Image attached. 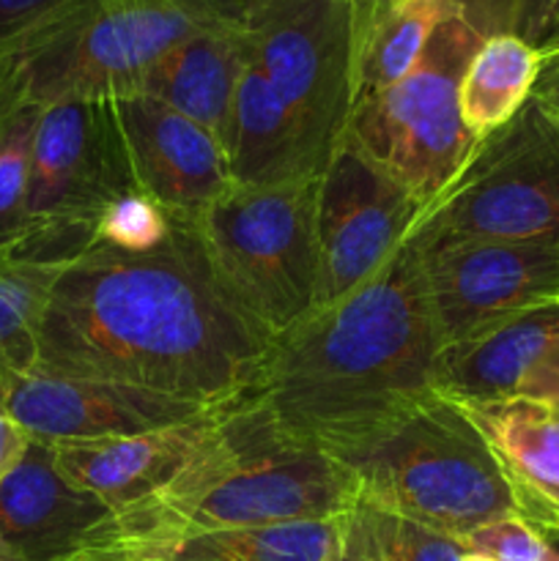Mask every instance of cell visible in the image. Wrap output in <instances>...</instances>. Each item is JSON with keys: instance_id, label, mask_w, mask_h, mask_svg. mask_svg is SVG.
<instances>
[{"instance_id": "cell-1", "label": "cell", "mask_w": 559, "mask_h": 561, "mask_svg": "<svg viewBox=\"0 0 559 561\" xmlns=\"http://www.w3.org/2000/svg\"><path fill=\"white\" fill-rule=\"evenodd\" d=\"M272 337L214 283L190 222L146 255L91 244L49 288L33 367L124 383L192 403L252 398Z\"/></svg>"}, {"instance_id": "cell-2", "label": "cell", "mask_w": 559, "mask_h": 561, "mask_svg": "<svg viewBox=\"0 0 559 561\" xmlns=\"http://www.w3.org/2000/svg\"><path fill=\"white\" fill-rule=\"evenodd\" d=\"M438 351L409 236L354 294L272 340L252 398L290 436L338 455L436 398Z\"/></svg>"}, {"instance_id": "cell-3", "label": "cell", "mask_w": 559, "mask_h": 561, "mask_svg": "<svg viewBox=\"0 0 559 561\" xmlns=\"http://www.w3.org/2000/svg\"><path fill=\"white\" fill-rule=\"evenodd\" d=\"M354 507L351 471L323 449L290 436L255 398H244L212 422L190 463L162 491L115 513L93 546L334 520Z\"/></svg>"}, {"instance_id": "cell-4", "label": "cell", "mask_w": 559, "mask_h": 561, "mask_svg": "<svg viewBox=\"0 0 559 561\" xmlns=\"http://www.w3.org/2000/svg\"><path fill=\"white\" fill-rule=\"evenodd\" d=\"M244 0H80L0 49V102H110L197 33L241 22Z\"/></svg>"}, {"instance_id": "cell-5", "label": "cell", "mask_w": 559, "mask_h": 561, "mask_svg": "<svg viewBox=\"0 0 559 561\" xmlns=\"http://www.w3.org/2000/svg\"><path fill=\"white\" fill-rule=\"evenodd\" d=\"M515 11L518 0H458L409 75L351 110L343 137L403 184L422 211L475 151L477 140L460 121V80L486 38L515 33Z\"/></svg>"}, {"instance_id": "cell-6", "label": "cell", "mask_w": 559, "mask_h": 561, "mask_svg": "<svg viewBox=\"0 0 559 561\" xmlns=\"http://www.w3.org/2000/svg\"><path fill=\"white\" fill-rule=\"evenodd\" d=\"M332 458L354 477L356 504L458 542L491 520L515 515L488 444L442 394Z\"/></svg>"}, {"instance_id": "cell-7", "label": "cell", "mask_w": 559, "mask_h": 561, "mask_svg": "<svg viewBox=\"0 0 559 561\" xmlns=\"http://www.w3.org/2000/svg\"><path fill=\"white\" fill-rule=\"evenodd\" d=\"M190 225L217 288L266 337L318 307L316 181L230 184Z\"/></svg>"}, {"instance_id": "cell-8", "label": "cell", "mask_w": 559, "mask_h": 561, "mask_svg": "<svg viewBox=\"0 0 559 561\" xmlns=\"http://www.w3.org/2000/svg\"><path fill=\"white\" fill-rule=\"evenodd\" d=\"M241 36L318 179L354 107L356 0H244Z\"/></svg>"}, {"instance_id": "cell-9", "label": "cell", "mask_w": 559, "mask_h": 561, "mask_svg": "<svg viewBox=\"0 0 559 561\" xmlns=\"http://www.w3.org/2000/svg\"><path fill=\"white\" fill-rule=\"evenodd\" d=\"M411 239L559 244V126L526 102L480 140L453 184L422 211Z\"/></svg>"}, {"instance_id": "cell-10", "label": "cell", "mask_w": 559, "mask_h": 561, "mask_svg": "<svg viewBox=\"0 0 559 561\" xmlns=\"http://www.w3.org/2000/svg\"><path fill=\"white\" fill-rule=\"evenodd\" d=\"M129 186L110 104H47L33 135L25 228L9 250L66 266L96 241L99 214Z\"/></svg>"}, {"instance_id": "cell-11", "label": "cell", "mask_w": 559, "mask_h": 561, "mask_svg": "<svg viewBox=\"0 0 559 561\" xmlns=\"http://www.w3.org/2000/svg\"><path fill=\"white\" fill-rule=\"evenodd\" d=\"M420 217L414 195L343 137L316 179L318 307L365 285Z\"/></svg>"}, {"instance_id": "cell-12", "label": "cell", "mask_w": 559, "mask_h": 561, "mask_svg": "<svg viewBox=\"0 0 559 561\" xmlns=\"http://www.w3.org/2000/svg\"><path fill=\"white\" fill-rule=\"evenodd\" d=\"M414 241V239H411ZM420 266L442 345L548 305L559 294V244L427 241Z\"/></svg>"}, {"instance_id": "cell-13", "label": "cell", "mask_w": 559, "mask_h": 561, "mask_svg": "<svg viewBox=\"0 0 559 561\" xmlns=\"http://www.w3.org/2000/svg\"><path fill=\"white\" fill-rule=\"evenodd\" d=\"M5 405L16 425L44 444L137 436L219 411L124 383L55 376L33 365H5Z\"/></svg>"}, {"instance_id": "cell-14", "label": "cell", "mask_w": 559, "mask_h": 561, "mask_svg": "<svg viewBox=\"0 0 559 561\" xmlns=\"http://www.w3.org/2000/svg\"><path fill=\"white\" fill-rule=\"evenodd\" d=\"M107 104L132 186L170 217L192 222L230 190L223 142L201 124L142 93Z\"/></svg>"}, {"instance_id": "cell-15", "label": "cell", "mask_w": 559, "mask_h": 561, "mask_svg": "<svg viewBox=\"0 0 559 561\" xmlns=\"http://www.w3.org/2000/svg\"><path fill=\"white\" fill-rule=\"evenodd\" d=\"M113 518L55 466L53 447L33 442L0 482V561H66L93 546Z\"/></svg>"}, {"instance_id": "cell-16", "label": "cell", "mask_w": 559, "mask_h": 561, "mask_svg": "<svg viewBox=\"0 0 559 561\" xmlns=\"http://www.w3.org/2000/svg\"><path fill=\"white\" fill-rule=\"evenodd\" d=\"M453 403L491 449L515 515L559 542V405L529 398Z\"/></svg>"}, {"instance_id": "cell-17", "label": "cell", "mask_w": 559, "mask_h": 561, "mask_svg": "<svg viewBox=\"0 0 559 561\" xmlns=\"http://www.w3.org/2000/svg\"><path fill=\"white\" fill-rule=\"evenodd\" d=\"M225 409L214 411L203 420L137 433V436L66 442L49 444V447H53L55 466L60 474L77 491L91 493L115 515L137 507L157 491H162L190 463L212 422Z\"/></svg>"}, {"instance_id": "cell-18", "label": "cell", "mask_w": 559, "mask_h": 561, "mask_svg": "<svg viewBox=\"0 0 559 561\" xmlns=\"http://www.w3.org/2000/svg\"><path fill=\"white\" fill-rule=\"evenodd\" d=\"M557 337L559 305L548 301L442 345L436 394L458 403L515 398L526 373Z\"/></svg>"}, {"instance_id": "cell-19", "label": "cell", "mask_w": 559, "mask_h": 561, "mask_svg": "<svg viewBox=\"0 0 559 561\" xmlns=\"http://www.w3.org/2000/svg\"><path fill=\"white\" fill-rule=\"evenodd\" d=\"M244 58L247 47L244 36H241V22L197 33L170 49L148 71L135 93L157 99L175 113L186 115L203 129L212 131L225 148Z\"/></svg>"}, {"instance_id": "cell-20", "label": "cell", "mask_w": 559, "mask_h": 561, "mask_svg": "<svg viewBox=\"0 0 559 561\" xmlns=\"http://www.w3.org/2000/svg\"><path fill=\"white\" fill-rule=\"evenodd\" d=\"M247 47V44H244ZM230 181L236 186H277L316 181L301 157L288 115L261 66L247 53L233 113L225 137Z\"/></svg>"}, {"instance_id": "cell-21", "label": "cell", "mask_w": 559, "mask_h": 561, "mask_svg": "<svg viewBox=\"0 0 559 561\" xmlns=\"http://www.w3.org/2000/svg\"><path fill=\"white\" fill-rule=\"evenodd\" d=\"M345 518L192 531L107 548L142 561H329L343 546Z\"/></svg>"}, {"instance_id": "cell-22", "label": "cell", "mask_w": 559, "mask_h": 561, "mask_svg": "<svg viewBox=\"0 0 559 561\" xmlns=\"http://www.w3.org/2000/svg\"><path fill=\"white\" fill-rule=\"evenodd\" d=\"M455 9H458V0L356 3L354 104L403 80L411 66L420 60L433 31Z\"/></svg>"}, {"instance_id": "cell-23", "label": "cell", "mask_w": 559, "mask_h": 561, "mask_svg": "<svg viewBox=\"0 0 559 561\" xmlns=\"http://www.w3.org/2000/svg\"><path fill=\"white\" fill-rule=\"evenodd\" d=\"M543 55L515 33L486 38L460 80V121L477 142L518 115L532 99Z\"/></svg>"}, {"instance_id": "cell-24", "label": "cell", "mask_w": 559, "mask_h": 561, "mask_svg": "<svg viewBox=\"0 0 559 561\" xmlns=\"http://www.w3.org/2000/svg\"><path fill=\"white\" fill-rule=\"evenodd\" d=\"M60 263L0 252V362L33 365V337Z\"/></svg>"}, {"instance_id": "cell-25", "label": "cell", "mask_w": 559, "mask_h": 561, "mask_svg": "<svg viewBox=\"0 0 559 561\" xmlns=\"http://www.w3.org/2000/svg\"><path fill=\"white\" fill-rule=\"evenodd\" d=\"M42 107L0 102V252L9 250L25 228L31 151Z\"/></svg>"}, {"instance_id": "cell-26", "label": "cell", "mask_w": 559, "mask_h": 561, "mask_svg": "<svg viewBox=\"0 0 559 561\" xmlns=\"http://www.w3.org/2000/svg\"><path fill=\"white\" fill-rule=\"evenodd\" d=\"M370 561H460L464 548L453 537L425 529L411 520L356 504L349 515Z\"/></svg>"}, {"instance_id": "cell-27", "label": "cell", "mask_w": 559, "mask_h": 561, "mask_svg": "<svg viewBox=\"0 0 559 561\" xmlns=\"http://www.w3.org/2000/svg\"><path fill=\"white\" fill-rule=\"evenodd\" d=\"M170 233H173V217L157 201L129 186L102 208L93 244L146 255V252L159 250L170 239Z\"/></svg>"}, {"instance_id": "cell-28", "label": "cell", "mask_w": 559, "mask_h": 561, "mask_svg": "<svg viewBox=\"0 0 559 561\" xmlns=\"http://www.w3.org/2000/svg\"><path fill=\"white\" fill-rule=\"evenodd\" d=\"M466 553H480L493 561H559V551L540 531L518 515L497 518L460 540Z\"/></svg>"}, {"instance_id": "cell-29", "label": "cell", "mask_w": 559, "mask_h": 561, "mask_svg": "<svg viewBox=\"0 0 559 561\" xmlns=\"http://www.w3.org/2000/svg\"><path fill=\"white\" fill-rule=\"evenodd\" d=\"M80 0H0V49L36 31Z\"/></svg>"}, {"instance_id": "cell-30", "label": "cell", "mask_w": 559, "mask_h": 561, "mask_svg": "<svg viewBox=\"0 0 559 561\" xmlns=\"http://www.w3.org/2000/svg\"><path fill=\"white\" fill-rule=\"evenodd\" d=\"M559 31V0H518L515 11V36L543 47Z\"/></svg>"}, {"instance_id": "cell-31", "label": "cell", "mask_w": 559, "mask_h": 561, "mask_svg": "<svg viewBox=\"0 0 559 561\" xmlns=\"http://www.w3.org/2000/svg\"><path fill=\"white\" fill-rule=\"evenodd\" d=\"M515 398H529L548 405H559V337L532 365V370L521 381Z\"/></svg>"}, {"instance_id": "cell-32", "label": "cell", "mask_w": 559, "mask_h": 561, "mask_svg": "<svg viewBox=\"0 0 559 561\" xmlns=\"http://www.w3.org/2000/svg\"><path fill=\"white\" fill-rule=\"evenodd\" d=\"M5 365L9 362H0V482L20 466L27 447H31V436L16 425L14 416L9 414V405H5Z\"/></svg>"}, {"instance_id": "cell-33", "label": "cell", "mask_w": 559, "mask_h": 561, "mask_svg": "<svg viewBox=\"0 0 559 561\" xmlns=\"http://www.w3.org/2000/svg\"><path fill=\"white\" fill-rule=\"evenodd\" d=\"M537 49L543 55V66L535 88H532V102L559 126V44Z\"/></svg>"}, {"instance_id": "cell-34", "label": "cell", "mask_w": 559, "mask_h": 561, "mask_svg": "<svg viewBox=\"0 0 559 561\" xmlns=\"http://www.w3.org/2000/svg\"><path fill=\"white\" fill-rule=\"evenodd\" d=\"M351 515V513H349ZM329 561H370L367 559L365 548H362L360 537H356V531L351 529L349 518H345V537H343V546H340V551L334 553Z\"/></svg>"}, {"instance_id": "cell-35", "label": "cell", "mask_w": 559, "mask_h": 561, "mask_svg": "<svg viewBox=\"0 0 559 561\" xmlns=\"http://www.w3.org/2000/svg\"><path fill=\"white\" fill-rule=\"evenodd\" d=\"M66 561H142V559L129 557V553L118 551V548L93 546V548H85V551L75 553V557H69Z\"/></svg>"}, {"instance_id": "cell-36", "label": "cell", "mask_w": 559, "mask_h": 561, "mask_svg": "<svg viewBox=\"0 0 559 561\" xmlns=\"http://www.w3.org/2000/svg\"><path fill=\"white\" fill-rule=\"evenodd\" d=\"M460 561H493V559L480 557V553H466V551H464V557H460Z\"/></svg>"}, {"instance_id": "cell-37", "label": "cell", "mask_w": 559, "mask_h": 561, "mask_svg": "<svg viewBox=\"0 0 559 561\" xmlns=\"http://www.w3.org/2000/svg\"><path fill=\"white\" fill-rule=\"evenodd\" d=\"M554 44H559V31H557V33H554V36H551V38H548V42H546V44H543V47H554Z\"/></svg>"}, {"instance_id": "cell-38", "label": "cell", "mask_w": 559, "mask_h": 561, "mask_svg": "<svg viewBox=\"0 0 559 561\" xmlns=\"http://www.w3.org/2000/svg\"><path fill=\"white\" fill-rule=\"evenodd\" d=\"M551 301H554V305H559V294H557V296H554V299H551Z\"/></svg>"}, {"instance_id": "cell-39", "label": "cell", "mask_w": 559, "mask_h": 561, "mask_svg": "<svg viewBox=\"0 0 559 561\" xmlns=\"http://www.w3.org/2000/svg\"><path fill=\"white\" fill-rule=\"evenodd\" d=\"M356 3H367V0H356Z\"/></svg>"}]
</instances>
